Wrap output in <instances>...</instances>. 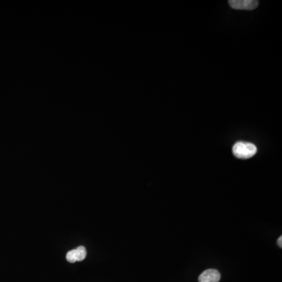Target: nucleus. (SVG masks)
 <instances>
[{
	"label": "nucleus",
	"mask_w": 282,
	"mask_h": 282,
	"mask_svg": "<svg viewBox=\"0 0 282 282\" xmlns=\"http://www.w3.org/2000/svg\"><path fill=\"white\" fill-rule=\"evenodd\" d=\"M233 154L236 158L248 159L253 157L257 152L256 145L252 143L239 141L233 146Z\"/></svg>",
	"instance_id": "obj_1"
},
{
	"label": "nucleus",
	"mask_w": 282,
	"mask_h": 282,
	"mask_svg": "<svg viewBox=\"0 0 282 282\" xmlns=\"http://www.w3.org/2000/svg\"><path fill=\"white\" fill-rule=\"evenodd\" d=\"M228 3L235 10H252L257 7L259 2L256 0H230Z\"/></svg>",
	"instance_id": "obj_2"
},
{
	"label": "nucleus",
	"mask_w": 282,
	"mask_h": 282,
	"mask_svg": "<svg viewBox=\"0 0 282 282\" xmlns=\"http://www.w3.org/2000/svg\"><path fill=\"white\" fill-rule=\"evenodd\" d=\"M86 249L83 246H80V247L75 249L71 250L67 252L66 255V259L69 263L80 262L85 260L86 257Z\"/></svg>",
	"instance_id": "obj_3"
},
{
	"label": "nucleus",
	"mask_w": 282,
	"mask_h": 282,
	"mask_svg": "<svg viewBox=\"0 0 282 282\" xmlns=\"http://www.w3.org/2000/svg\"><path fill=\"white\" fill-rule=\"evenodd\" d=\"M220 274L215 269H209L201 273L199 276V282H219L220 280Z\"/></svg>",
	"instance_id": "obj_4"
},
{
	"label": "nucleus",
	"mask_w": 282,
	"mask_h": 282,
	"mask_svg": "<svg viewBox=\"0 0 282 282\" xmlns=\"http://www.w3.org/2000/svg\"><path fill=\"white\" fill-rule=\"evenodd\" d=\"M282 237L281 236L280 238H278V246H280L281 248L282 247Z\"/></svg>",
	"instance_id": "obj_5"
}]
</instances>
